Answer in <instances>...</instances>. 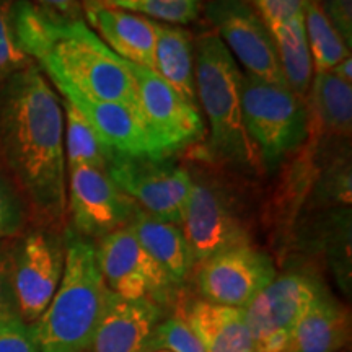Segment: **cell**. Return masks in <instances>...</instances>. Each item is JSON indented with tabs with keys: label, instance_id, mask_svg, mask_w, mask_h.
Segmentation results:
<instances>
[{
	"label": "cell",
	"instance_id": "obj_10",
	"mask_svg": "<svg viewBox=\"0 0 352 352\" xmlns=\"http://www.w3.org/2000/svg\"><path fill=\"white\" fill-rule=\"evenodd\" d=\"M201 12L246 74L285 85L270 28L246 0H208Z\"/></svg>",
	"mask_w": 352,
	"mask_h": 352
},
{
	"label": "cell",
	"instance_id": "obj_17",
	"mask_svg": "<svg viewBox=\"0 0 352 352\" xmlns=\"http://www.w3.org/2000/svg\"><path fill=\"white\" fill-rule=\"evenodd\" d=\"M162 321V307L148 300H127L109 292L107 307L87 352H147Z\"/></svg>",
	"mask_w": 352,
	"mask_h": 352
},
{
	"label": "cell",
	"instance_id": "obj_24",
	"mask_svg": "<svg viewBox=\"0 0 352 352\" xmlns=\"http://www.w3.org/2000/svg\"><path fill=\"white\" fill-rule=\"evenodd\" d=\"M64 111L65 166L88 165L107 171L109 148L101 142L94 127L69 101L60 98Z\"/></svg>",
	"mask_w": 352,
	"mask_h": 352
},
{
	"label": "cell",
	"instance_id": "obj_37",
	"mask_svg": "<svg viewBox=\"0 0 352 352\" xmlns=\"http://www.w3.org/2000/svg\"><path fill=\"white\" fill-rule=\"evenodd\" d=\"M148 352H171L168 349H153V351H148Z\"/></svg>",
	"mask_w": 352,
	"mask_h": 352
},
{
	"label": "cell",
	"instance_id": "obj_38",
	"mask_svg": "<svg viewBox=\"0 0 352 352\" xmlns=\"http://www.w3.org/2000/svg\"><path fill=\"white\" fill-rule=\"evenodd\" d=\"M314 2H320V0H314Z\"/></svg>",
	"mask_w": 352,
	"mask_h": 352
},
{
	"label": "cell",
	"instance_id": "obj_13",
	"mask_svg": "<svg viewBox=\"0 0 352 352\" xmlns=\"http://www.w3.org/2000/svg\"><path fill=\"white\" fill-rule=\"evenodd\" d=\"M138 208L104 170L67 166V214L70 228L95 241L129 226Z\"/></svg>",
	"mask_w": 352,
	"mask_h": 352
},
{
	"label": "cell",
	"instance_id": "obj_6",
	"mask_svg": "<svg viewBox=\"0 0 352 352\" xmlns=\"http://www.w3.org/2000/svg\"><path fill=\"white\" fill-rule=\"evenodd\" d=\"M124 63L134 78L140 118L157 157L170 158L173 153L199 145L206 139L199 108L189 103L155 70Z\"/></svg>",
	"mask_w": 352,
	"mask_h": 352
},
{
	"label": "cell",
	"instance_id": "obj_11",
	"mask_svg": "<svg viewBox=\"0 0 352 352\" xmlns=\"http://www.w3.org/2000/svg\"><path fill=\"white\" fill-rule=\"evenodd\" d=\"M104 284L114 296L164 305L176 285L139 243L129 226L103 236L96 245Z\"/></svg>",
	"mask_w": 352,
	"mask_h": 352
},
{
	"label": "cell",
	"instance_id": "obj_9",
	"mask_svg": "<svg viewBox=\"0 0 352 352\" xmlns=\"http://www.w3.org/2000/svg\"><path fill=\"white\" fill-rule=\"evenodd\" d=\"M323 289L303 272H287L243 308L254 352H285L298 321L316 294Z\"/></svg>",
	"mask_w": 352,
	"mask_h": 352
},
{
	"label": "cell",
	"instance_id": "obj_25",
	"mask_svg": "<svg viewBox=\"0 0 352 352\" xmlns=\"http://www.w3.org/2000/svg\"><path fill=\"white\" fill-rule=\"evenodd\" d=\"M303 23L316 72H329L334 65L351 56V47H347L344 39L329 23L318 2H303Z\"/></svg>",
	"mask_w": 352,
	"mask_h": 352
},
{
	"label": "cell",
	"instance_id": "obj_3",
	"mask_svg": "<svg viewBox=\"0 0 352 352\" xmlns=\"http://www.w3.org/2000/svg\"><path fill=\"white\" fill-rule=\"evenodd\" d=\"M64 245L65 263L59 287L44 314L30 324L41 352H87L109 297L95 241L67 227Z\"/></svg>",
	"mask_w": 352,
	"mask_h": 352
},
{
	"label": "cell",
	"instance_id": "obj_27",
	"mask_svg": "<svg viewBox=\"0 0 352 352\" xmlns=\"http://www.w3.org/2000/svg\"><path fill=\"white\" fill-rule=\"evenodd\" d=\"M13 6L15 0H0V87L13 74L33 63L21 51L13 28Z\"/></svg>",
	"mask_w": 352,
	"mask_h": 352
},
{
	"label": "cell",
	"instance_id": "obj_29",
	"mask_svg": "<svg viewBox=\"0 0 352 352\" xmlns=\"http://www.w3.org/2000/svg\"><path fill=\"white\" fill-rule=\"evenodd\" d=\"M168 349L171 352H204L196 333L184 316H171L160 321L152 334L148 351ZM147 351V352H148Z\"/></svg>",
	"mask_w": 352,
	"mask_h": 352
},
{
	"label": "cell",
	"instance_id": "obj_22",
	"mask_svg": "<svg viewBox=\"0 0 352 352\" xmlns=\"http://www.w3.org/2000/svg\"><path fill=\"white\" fill-rule=\"evenodd\" d=\"M316 126L329 135L351 138L352 131V83L333 72H316L307 95Z\"/></svg>",
	"mask_w": 352,
	"mask_h": 352
},
{
	"label": "cell",
	"instance_id": "obj_14",
	"mask_svg": "<svg viewBox=\"0 0 352 352\" xmlns=\"http://www.w3.org/2000/svg\"><path fill=\"white\" fill-rule=\"evenodd\" d=\"M182 228L191 248L195 267L228 248L250 245L248 232L233 212L226 195L202 179H192Z\"/></svg>",
	"mask_w": 352,
	"mask_h": 352
},
{
	"label": "cell",
	"instance_id": "obj_20",
	"mask_svg": "<svg viewBox=\"0 0 352 352\" xmlns=\"http://www.w3.org/2000/svg\"><path fill=\"white\" fill-rule=\"evenodd\" d=\"M204 352H254L243 308L197 300L184 316Z\"/></svg>",
	"mask_w": 352,
	"mask_h": 352
},
{
	"label": "cell",
	"instance_id": "obj_31",
	"mask_svg": "<svg viewBox=\"0 0 352 352\" xmlns=\"http://www.w3.org/2000/svg\"><path fill=\"white\" fill-rule=\"evenodd\" d=\"M13 318H20V314L13 289L10 240H3L0 241V320Z\"/></svg>",
	"mask_w": 352,
	"mask_h": 352
},
{
	"label": "cell",
	"instance_id": "obj_12",
	"mask_svg": "<svg viewBox=\"0 0 352 352\" xmlns=\"http://www.w3.org/2000/svg\"><path fill=\"white\" fill-rule=\"evenodd\" d=\"M195 270L202 300L233 308L250 305L277 276L270 254L252 245L220 252Z\"/></svg>",
	"mask_w": 352,
	"mask_h": 352
},
{
	"label": "cell",
	"instance_id": "obj_21",
	"mask_svg": "<svg viewBox=\"0 0 352 352\" xmlns=\"http://www.w3.org/2000/svg\"><path fill=\"white\" fill-rule=\"evenodd\" d=\"M155 72L199 108L196 91L195 41L191 33L178 25L155 21Z\"/></svg>",
	"mask_w": 352,
	"mask_h": 352
},
{
	"label": "cell",
	"instance_id": "obj_8",
	"mask_svg": "<svg viewBox=\"0 0 352 352\" xmlns=\"http://www.w3.org/2000/svg\"><path fill=\"white\" fill-rule=\"evenodd\" d=\"M12 277L20 318L33 324L54 297L65 263L64 235L36 227L10 240Z\"/></svg>",
	"mask_w": 352,
	"mask_h": 352
},
{
	"label": "cell",
	"instance_id": "obj_34",
	"mask_svg": "<svg viewBox=\"0 0 352 352\" xmlns=\"http://www.w3.org/2000/svg\"><path fill=\"white\" fill-rule=\"evenodd\" d=\"M329 23L334 26L340 36L344 39L347 47L352 44V0H320Z\"/></svg>",
	"mask_w": 352,
	"mask_h": 352
},
{
	"label": "cell",
	"instance_id": "obj_26",
	"mask_svg": "<svg viewBox=\"0 0 352 352\" xmlns=\"http://www.w3.org/2000/svg\"><path fill=\"white\" fill-rule=\"evenodd\" d=\"M108 7L138 13L158 23L188 25L199 19L202 0H98Z\"/></svg>",
	"mask_w": 352,
	"mask_h": 352
},
{
	"label": "cell",
	"instance_id": "obj_2",
	"mask_svg": "<svg viewBox=\"0 0 352 352\" xmlns=\"http://www.w3.org/2000/svg\"><path fill=\"white\" fill-rule=\"evenodd\" d=\"M13 28L21 51L52 87H69L91 98L116 101L139 111L138 90L126 63L83 19H59L30 0H15Z\"/></svg>",
	"mask_w": 352,
	"mask_h": 352
},
{
	"label": "cell",
	"instance_id": "obj_30",
	"mask_svg": "<svg viewBox=\"0 0 352 352\" xmlns=\"http://www.w3.org/2000/svg\"><path fill=\"white\" fill-rule=\"evenodd\" d=\"M351 162L349 157H340L324 171L320 179V196L340 202L349 208L351 204Z\"/></svg>",
	"mask_w": 352,
	"mask_h": 352
},
{
	"label": "cell",
	"instance_id": "obj_4",
	"mask_svg": "<svg viewBox=\"0 0 352 352\" xmlns=\"http://www.w3.org/2000/svg\"><path fill=\"white\" fill-rule=\"evenodd\" d=\"M197 100L209 122V134L197 147V157L212 164L253 168L254 152L241 114V70L214 30L195 39Z\"/></svg>",
	"mask_w": 352,
	"mask_h": 352
},
{
	"label": "cell",
	"instance_id": "obj_18",
	"mask_svg": "<svg viewBox=\"0 0 352 352\" xmlns=\"http://www.w3.org/2000/svg\"><path fill=\"white\" fill-rule=\"evenodd\" d=\"M129 227L145 252L160 264L175 285L188 279L189 272L195 270V259L182 227L153 217L139 206Z\"/></svg>",
	"mask_w": 352,
	"mask_h": 352
},
{
	"label": "cell",
	"instance_id": "obj_1",
	"mask_svg": "<svg viewBox=\"0 0 352 352\" xmlns=\"http://www.w3.org/2000/svg\"><path fill=\"white\" fill-rule=\"evenodd\" d=\"M0 168L41 227L67 215L64 111L59 95L34 63L0 87Z\"/></svg>",
	"mask_w": 352,
	"mask_h": 352
},
{
	"label": "cell",
	"instance_id": "obj_33",
	"mask_svg": "<svg viewBox=\"0 0 352 352\" xmlns=\"http://www.w3.org/2000/svg\"><path fill=\"white\" fill-rule=\"evenodd\" d=\"M267 26L284 23L303 13L305 0H246Z\"/></svg>",
	"mask_w": 352,
	"mask_h": 352
},
{
	"label": "cell",
	"instance_id": "obj_32",
	"mask_svg": "<svg viewBox=\"0 0 352 352\" xmlns=\"http://www.w3.org/2000/svg\"><path fill=\"white\" fill-rule=\"evenodd\" d=\"M0 352H41L30 324L20 318L0 320Z\"/></svg>",
	"mask_w": 352,
	"mask_h": 352
},
{
	"label": "cell",
	"instance_id": "obj_16",
	"mask_svg": "<svg viewBox=\"0 0 352 352\" xmlns=\"http://www.w3.org/2000/svg\"><path fill=\"white\" fill-rule=\"evenodd\" d=\"M114 54L127 63L155 69V21L138 13L85 0L83 20Z\"/></svg>",
	"mask_w": 352,
	"mask_h": 352
},
{
	"label": "cell",
	"instance_id": "obj_7",
	"mask_svg": "<svg viewBox=\"0 0 352 352\" xmlns=\"http://www.w3.org/2000/svg\"><path fill=\"white\" fill-rule=\"evenodd\" d=\"M107 173L139 208L164 222L182 227L192 176L170 158L109 152Z\"/></svg>",
	"mask_w": 352,
	"mask_h": 352
},
{
	"label": "cell",
	"instance_id": "obj_23",
	"mask_svg": "<svg viewBox=\"0 0 352 352\" xmlns=\"http://www.w3.org/2000/svg\"><path fill=\"white\" fill-rule=\"evenodd\" d=\"M267 28L274 39L285 85L298 98L307 101L311 78H314V60H311L310 47L307 41L303 13L296 19L267 26Z\"/></svg>",
	"mask_w": 352,
	"mask_h": 352
},
{
	"label": "cell",
	"instance_id": "obj_15",
	"mask_svg": "<svg viewBox=\"0 0 352 352\" xmlns=\"http://www.w3.org/2000/svg\"><path fill=\"white\" fill-rule=\"evenodd\" d=\"M54 90L59 91L60 98L69 101L83 114V118L90 122L96 135L109 151L124 155L158 158L139 111L116 101L91 98L69 87L54 88Z\"/></svg>",
	"mask_w": 352,
	"mask_h": 352
},
{
	"label": "cell",
	"instance_id": "obj_19",
	"mask_svg": "<svg viewBox=\"0 0 352 352\" xmlns=\"http://www.w3.org/2000/svg\"><path fill=\"white\" fill-rule=\"evenodd\" d=\"M349 340V318L344 307L324 289L298 321L285 352H338Z\"/></svg>",
	"mask_w": 352,
	"mask_h": 352
},
{
	"label": "cell",
	"instance_id": "obj_35",
	"mask_svg": "<svg viewBox=\"0 0 352 352\" xmlns=\"http://www.w3.org/2000/svg\"><path fill=\"white\" fill-rule=\"evenodd\" d=\"M33 3L52 16L67 20L83 19V3H85V0H34Z\"/></svg>",
	"mask_w": 352,
	"mask_h": 352
},
{
	"label": "cell",
	"instance_id": "obj_5",
	"mask_svg": "<svg viewBox=\"0 0 352 352\" xmlns=\"http://www.w3.org/2000/svg\"><path fill=\"white\" fill-rule=\"evenodd\" d=\"M240 98L245 131L266 168H276L305 142L310 113L287 85L241 74Z\"/></svg>",
	"mask_w": 352,
	"mask_h": 352
},
{
	"label": "cell",
	"instance_id": "obj_28",
	"mask_svg": "<svg viewBox=\"0 0 352 352\" xmlns=\"http://www.w3.org/2000/svg\"><path fill=\"white\" fill-rule=\"evenodd\" d=\"M28 208L12 179L0 168V241L12 240L25 232Z\"/></svg>",
	"mask_w": 352,
	"mask_h": 352
},
{
	"label": "cell",
	"instance_id": "obj_36",
	"mask_svg": "<svg viewBox=\"0 0 352 352\" xmlns=\"http://www.w3.org/2000/svg\"><path fill=\"white\" fill-rule=\"evenodd\" d=\"M329 72H333L334 76L342 78V80L352 83V59H351V56L346 57L344 60H341V63L338 65H334V67L329 70Z\"/></svg>",
	"mask_w": 352,
	"mask_h": 352
}]
</instances>
